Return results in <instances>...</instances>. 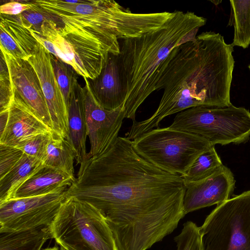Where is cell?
I'll return each instance as SVG.
<instances>
[{"instance_id": "obj_25", "label": "cell", "mask_w": 250, "mask_h": 250, "mask_svg": "<svg viewBox=\"0 0 250 250\" xmlns=\"http://www.w3.org/2000/svg\"><path fill=\"white\" fill-rule=\"evenodd\" d=\"M50 56L56 80L68 109L72 92L78 83L79 75L69 64L51 54Z\"/></svg>"}, {"instance_id": "obj_6", "label": "cell", "mask_w": 250, "mask_h": 250, "mask_svg": "<svg viewBox=\"0 0 250 250\" xmlns=\"http://www.w3.org/2000/svg\"><path fill=\"white\" fill-rule=\"evenodd\" d=\"M31 32L50 54L70 65L79 75L93 79L100 74L108 52L87 31L48 21L43 23L40 34Z\"/></svg>"}, {"instance_id": "obj_13", "label": "cell", "mask_w": 250, "mask_h": 250, "mask_svg": "<svg viewBox=\"0 0 250 250\" xmlns=\"http://www.w3.org/2000/svg\"><path fill=\"white\" fill-rule=\"evenodd\" d=\"M235 183L231 170L223 165L206 178L185 184L183 200L185 215L229 199L233 192Z\"/></svg>"}, {"instance_id": "obj_16", "label": "cell", "mask_w": 250, "mask_h": 250, "mask_svg": "<svg viewBox=\"0 0 250 250\" xmlns=\"http://www.w3.org/2000/svg\"><path fill=\"white\" fill-rule=\"evenodd\" d=\"M91 91L104 108L114 110L122 106L125 100L120 75L119 55L108 53L100 74L87 79Z\"/></svg>"}, {"instance_id": "obj_3", "label": "cell", "mask_w": 250, "mask_h": 250, "mask_svg": "<svg viewBox=\"0 0 250 250\" xmlns=\"http://www.w3.org/2000/svg\"><path fill=\"white\" fill-rule=\"evenodd\" d=\"M207 20L194 13L174 11L160 29L131 38L119 40L121 82L125 100V117L135 121L143 103L156 90L164 64L176 47L193 41Z\"/></svg>"}, {"instance_id": "obj_21", "label": "cell", "mask_w": 250, "mask_h": 250, "mask_svg": "<svg viewBox=\"0 0 250 250\" xmlns=\"http://www.w3.org/2000/svg\"><path fill=\"white\" fill-rule=\"evenodd\" d=\"M50 237L47 226L0 233V250H42Z\"/></svg>"}, {"instance_id": "obj_17", "label": "cell", "mask_w": 250, "mask_h": 250, "mask_svg": "<svg viewBox=\"0 0 250 250\" xmlns=\"http://www.w3.org/2000/svg\"><path fill=\"white\" fill-rule=\"evenodd\" d=\"M0 48L14 57L27 61L39 42L17 16L0 14Z\"/></svg>"}, {"instance_id": "obj_20", "label": "cell", "mask_w": 250, "mask_h": 250, "mask_svg": "<svg viewBox=\"0 0 250 250\" xmlns=\"http://www.w3.org/2000/svg\"><path fill=\"white\" fill-rule=\"evenodd\" d=\"M42 164L40 160L24 153L16 166L0 179V203L14 199L18 189Z\"/></svg>"}, {"instance_id": "obj_31", "label": "cell", "mask_w": 250, "mask_h": 250, "mask_svg": "<svg viewBox=\"0 0 250 250\" xmlns=\"http://www.w3.org/2000/svg\"><path fill=\"white\" fill-rule=\"evenodd\" d=\"M32 7V1H11L0 5V13L7 15L16 16Z\"/></svg>"}, {"instance_id": "obj_30", "label": "cell", "mask_w": 250, "mask_h": 250, "mask_svg": "<svg viewBox=\"0 0 250 250\" xmlns=\"http://www.w3.org/2000/svg\"><path fill=\"white\" fill-rule=\"evenodd\" d=\"M23 154L17 147L0 144V179L16 166Z\"/></svg>"}, {"instance_id": "obj_27", "label": "cell", "mask_w": 250, "mask_h": 250, "mask_svg": "<svg viewBox=\"0 0 250 250\" xmlns=\"http://www.w3.org/2000/svg\"><path fill=\"white\" fill-rule=\"evenodd\" d=\"M177 250H201L200 227L188 221L185 223L180 233L175 237Z\"/></svg>"}, {"instance_id": "obj_35", "label": "cell", "mask_w": 250, "mask_h": 250, "mask_svg": "<svg viewBox=\"0 0 250 250\" xmlns=\"http://www.w3.org/2000/svg\"><path fill=\"white\" fill-rule=\"evenodd\" d=\"M249 68L250 71V64L249 65Z\"/></svg>"}, {"instance_id": "obj_8", "label": "cell", "mask_w": 250, "mask_h": 250, "mask_svg": "<svg viewBox=\"0 0 250 250\" xmlns=\"http://www.w3.org/2000/svg\"><path fill=\"white\" fill-rule=\"evenodd\" d=\"M132 142L138 153L148 161L180 175L201 154L214 146L201 136L168 127L153 129Z\"/></svg>"}, {"instance_id": "obj_32", "label": "cell", "mask_w": 250, "mask_h": 250, "mask_svg": "<svg viewBox=\"0 0 250 250\" xmlns=\"http://www.w3.org/2000/svg\"><path fill=\"white\" fill-rule=\"evenodd\" d=\"M9 116V109L0 113V136H1L8 123Z\"/></svg>"}, {"instance_id": "obj_1", "label": "cell", "mask_w": 250, "mask_h": 250, "mask_svg": "<svg viewBox=\"0 0 250 250\" xmlns=\"http://www.w3.org/2000/svg\"><path fill=\"white\" fill-rule=\"evenodd\" d=\"M181 176L142 157L133 142L118 137L103 154L87 157L66 190L99 210L117 250H146L170 234L185 214Z\"/></svg>"}, {"instance_id": "obj_4", "label": "cell", "mask_w": 250, "mask_h": 250, "mask_svg": "<svg viewBox=\"0 0 250 250\" xmlns=\"http://www.w3.org/2000/svg\"><path fill=\"white\" fill-rule=\"evenodd\" d=\"M57 22L83 29L97 39L107 52L118 55L119 40L138 37L164 27L173 12L134 13L113 0H37Z\"/></svg>"}, {"instance_id": "obj_9", "label": "cell", "mask_w": 250, "mask_h": 250, "mask_svg": "<svg viewBox=\"0 0 250 250\" xmlns=\"http://www.w3.org/2000/svg\"><path fill=\"white\" fill-rule=\"evenodd\" d=\"M200 233L201 250H250V190L217 205Z\"/></svg>"}, {"instance_id": "obj_2", "label": "cell", "mask_w": 250, "mask_h": 250, "mask_svg": "<svg viewBox=\"0 0 250 250\" xmlns=\"http://www.w3.org/2000/svg\"><path fill=\"white\" fill-rule=\"evenodd\" d=\"M233 46L219 33L209 31L175 47L166 59L156 90L164 89L158 107L145 120L133 122L127 138L134 140L165 117L199 106L224 107L231 104Z\"/></svg>"}, {"instance_id": "obj_24", "label": "cell", "mask_w": 250, "mask_h": 250, "mask_svg": "<svg viewBox=\"0 0 250 250\" xmlns=\"http://www.w3.org/2000/svg\"><path fill=\"white\" fill-rule=\"evenodd\" d=\"M223 165L214 146L201 154L181 175L185 184L206 178Z\"/></svg>"}, {"instance_id": "obj_33", "label": "cell", "mask_w": 250, "mask_h": 250, "mask_svg": "<svg viewBox=\"0 0 250 250\" xmlns=\"http://www.w3.org/2000/svg\"><path fill=\"white\" fill-rule=\"evenodd\" d=\"M42 250H65L63 248H61L60 249L57 247H53L51 248H45Z\"/></svg>"}, {"instance_id": "obj_28", "label": "cell", "mask_w": 250, "mask_h": 250, "mask_svg": "<svg viewBox=\"0 0 250 250\" xmlns=\"http://www.w3.org/2000/svg\"><path fill=\"white\" fill-rule=\"evenodd\" d=\"M14 97V92L7 64L0 51V113L9 109Z\"/></svg>"}, {"instance_id": "obj_22", "label": "cell", "mask_w": 250, "mask_h": 250, "mask_svg": "<svg viewBox=\"0 0 250 250\" xmlns=\"http://www.w3.org/2000/svg\"><path fill=\"white\" fill-rule=\"evenodd\" d=\"M76 153L66 139L53 132L41 161L42 164L63 171L73 178Z\"/></svg>"}, {"instance_id": "obj_18", "label": "cell", "mask_w": 250, "mask_h": 250, "mask_svg": "<svg viewBox=\"0 0 250 250\" xmlns=\"http://www.w3.org/2000/svg\"><path fill=\"white\" fill-rule=\"evenodd\" d=\"M75 179L63 171L42 164L18 189L14 199L66 191Z\"/></svg>"}, {"instance_id": "obj_26", "label": "cell", "mask_w": 250, "mask_h": 250, "mask_svg": "<svg viewBox=\"0 0 250 250\" xmlns=\"http://www.w3.org/2000/svg\"><path fill=\"white\" fill-rule=\"evenodd\" d=\"M33 7L16 15L21 23L32 32L40 34L43 23L48 21H54V17L42 8L35 0L32 1Z\"/></svg>"}, {"instance_id": "obj_10", "label": "cell", "mask_w": 250, "mask_h": 250, "mask_svg": "<svg viewBox=\"0 0 250 250\" xmlns=\"http://www.w3.org/2000/svg\"><path fill=\"white\" fill-rule=\"evenodd\" d=\"M65 191L0 203V233L49 227L66 199Z\"/></svg>"}, {"instance_id": "obj_19", "label": "cell", "mask_w": 250, "mask_h": 250, "mask_svg": "<svg viewBox=\"0 0 250 250\" xmlns=\"http://www.w3.org/2000/svg\"><path fill=\"white\" fill-rule=\"evenodd\" d=\"M69 134L66 140L76 153V165L86 158L87 135L83 87L77 83L72 92L68 108Z\"/></svg>"}, {"instance_id": "obj_34", "label": "cell", "mask_w": 250, "mask_h": 250, "mask_svg": "<svg viewBox=\"0 0 250 250\" xmlns=\"http://www.w3.org/2000/svg\"><path fill=\"white\" fill-rule=\"evenodd\" d=\"M211 2H212V3H213L215 5H217L218 4H219L220 2H221V1H219V0H211Z\"/></svg>"}, {"instance_id": "obj_14", "label": "cell", "mask_w": 250, "mask_h": 250, "mask_svg": "<svg viewBox=\"0 0 250 250\" xmlns=\"http://www.w3.org/2000/svg\"><path fill=\"white\" fill-rule=\"evenodd\" d=\"M0 51L7 64L14 93L53 131L47 105L35 70L28 61Z\"/></svg>"}, {"instance_id": "obj_5", "label": "cell", "mask_w": 250, "mask_h": 250, "mask_svg": "<svg viewBox=\"0 0 250 250\" xmlns=\"http://www.w3.org/2000/svg\"><path fill=\"white\" fill-rule=\"evenodd\" d=\"M48 227L51 237L65 250H117L102 213L75 198H66Z\"/></svg>"}, {"instance_id": "obj_7", "label": "cell", "mask_w": 250, "mask_h": 250, "mask_svg": "<svg viewBox=\"0 0 250 250\" xmlns=\"http://www.w3.org/2000/svg\"><path fill=\"white\" fill-rule=\"evenodd\" d=\"M168 127L201 136L213 146L239 144L250 139V112L232 104L224 107L195 106L177 113Z\"/></svg>"}, {"instance_id": "obj_11", "label": "cell", "mask_w": 250, "mask_h": 250, "mask_svg": "<svg viewBox=\"0 0 250 250\" xmlns=\"http://www.w3.org/2000/svg\"><path fill=\"white\" fill-rule=\"evenodd\" d=\"M83 79L84 114L91 146L87 157L96 158L108 151L116 141L125 118V113L123 106L114 110L103 107L93 95L87 79Z\"/></svg>"}, {"instance_id": "obj_29", "label": "cell", "mask_w": 250, "mask_h": 250, "mask_svg": "<svg viewBox=\"0 0 250 250\" xmlns=\"http://www.w3.org/2000/svg\"><path fill=\"white\" fill-rule=\"evenodd\" d=\"M54 131L41 134L27 139L16 147L30 156L42 161Z\"/></svg>"}, {"instance_id": "obj_23", "label": "cell", "mask_w": 250, "mask_h": 250, "mask_svg": "<svg viewBox=\"0 0 250 250\" xmlns=\"http://www.w3.org/2000/svg\"><path fill=\"white\" fill-rule=\"evenodd\" d=\"M229 25L234 29L231 45L247 48L250 44V0H231Z\"/></svg>"}, {"instance_id": "obj_12", "label": "cell", "mask_w": 250, "mask_h": 250, "mask_svg": "<svg viewBox=\"0 0 250 250\" xmlns=\"http://www.w3.org/2000/svg\"><path fill=\"white\" fill-rule=\"evenodd\" d=\"M35 70L50 116L53 130L66 139L69 134L68 109L56 80L50 53L40 43L27 60Z\"/></svg>"}, {"instance_id": "obj_15", "label": "cell", "mask_w": 250, "mask_h": 250, "mask_svg": "<svg viewBox=\"0 0 250 250\" xmlns=\"http://www.w3.org/2000/svg\"><path fill=\"white\" fill-rule=\"evenodd\" d=\"M53 131L16 94L9 108L6 127L0 144L16 146L35 136Z\"/></svg>"}]
</instances>
